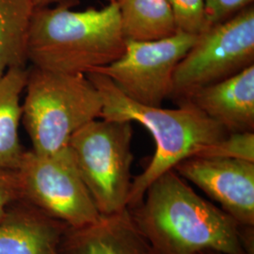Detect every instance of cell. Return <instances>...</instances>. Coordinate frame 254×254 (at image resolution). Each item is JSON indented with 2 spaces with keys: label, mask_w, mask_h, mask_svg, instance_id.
Segmentation results:
<instances>
[{
  "label": "cell",
  "mask_w": 254,
  "mask_h": 254,
  "mask_svg": "<svg viewBox=\"0 0 254 254\" xmlns=\"http://www.w3.org/2000/svg\"><path fill=\"white\" fill-rule=\"evenodd\" d=\"M152 254H254V227L243 226L203 199L173 169L127 208Z\"/></svg>",
  "instance_id": "cell-1"
},
{
  "label": "cell",
  "mask_w": 254,
  "mask_h": 254,
  "mask_svg": "<svg viewBox=\"0 0 254 254\" xmlns=\"http://www.w3.org/2000/svg\"><path fill=\"white\" fill-rule=\"evenodd\" d=\"M77 0H61L54 8L33 10L27 60L53 72L87 73L117 61L126 50L118 5L76 11Z\"/></svg>",
  "instance_id": "cell-2"
},
{
  "label": "cell",
  "mask_w": 254,
  "mask_h": 254,
  "mask_svg": "<svg viewBox=\"0 0 254 254\" xmlns=\"http://www.w3.org/2000/svg\"><path fill=\"white\" fill-rule=\"evenodd\" d=\"M100 92L101 119L136 122L151 133L155 153L145 170L133 178L127 208L138 204L148 187L183 160L200 154L227 136V131L189 102L177 109L149 107L128 98L113 82L98 73L86 74Z\"/></svg>",
  "instance_id": "cell-3"
},
{
  "label": "cell",
  "mask_w": 254,
  "mask_h": 254,
  "mask_svg": "<svg viewBox=\"0 0 254 254\" xmlns=\"http://www.w3.org/2000/svg\"><path fill=\"white\" fill-rule=\"evenodd\" d=\"M25 89L22 121L37 154L66 149L76 131L102 116L100 92L86 74L32 66Z\"/></svg>",
  "instance_id": "cell-4"
},
{
  "label": "cell",
  "mask_w": 254,
  "mask_h": 254,
  "mask_svg": "<svg viewBox=\"0 0 254 254\" xmlns=\"http://www.w3.org/2000/svg\"><path fill=\"white\" fill-rule=\"evenodd\" d=\"M130 122L94 120L73 134L68 148L101 216L127 209L133 177Z\"/></svg>",
  "instance_id": "cell-5"
},
{
  "label": "cell",
  "mask_w": 254,
  "mask_h": 254,
  "mask_svg": "<svg viewBox=\"0 0 254 254\" xmlns=\"http://www.w3.org/2000/svg\"><path fill=\"white\" fill-rule=\"evenodd\" d=\"M15 172L21 199L67 227L100 218L68 147L52 154L26 151Z\"/></svg>",
  "instance_id": "cell-6"
},
{
  "label": "cell",
  "mask_w": 254,
  "mask_h": 254,
  "mask_svg": "<svg viewBox=\"0 0 254 254\" xmlns=\"http://www.w3.org/2000/svg\"><path fill=\"white\" fill-rule=\"evenodd\" d=\"M254 64V7L251 5L197 36L175 69L172 97L183 99Z\"/></svg>",
  "instance_id": "cell-7"
},
{
  "label": "cell",
  "mask_w": 254,
  "mask_h": 254,
  "mask_svg": "<svg viewBox=\"0 0 254 254\" xmlns=\"http://www.w3.org/2000/svg\"><path fill=\"white\" fill-rule=\"evenodd\" d=\"M197 36L178 31L157 41H127L122 57L91 73L108 77L131 100L159 108L164 100L172 97L175 69Z\"/></svg>",
  "instance_id": "cell-8"
},
{
  "label": "cell",
  "mask_w": 254,
  "mask_h": 254,
  "mask_svg": "<svg viewBox=\"0 0 254 254\" xmlns=\"http://www.w3.org/2000/svg\"><path fill=\"white\" fill-rule=\"evenodd\" d=\"M174 170L217 201L239 224L254 227V162L191 156Z\"/></svg>",
  "instance_id": "cell-9"
},
{
  "label": "cell",
  "mask_w": 254,
  "mask_h": 254,
  "mask_svg": "<svg viewBox=\"0 0 254 254\" xmlns=\"http://www.w3.org/2000/svg\"><path fill=\"white\" fill-rule=\"evenodd\" d=\"M189 102L228 133L254 131V64L226 79L192 91Z\"/></svg>",
  "instance_id": "cell-10"
},
{
  "label": "cell",
  "mask_w": 254,
  "mask_h": 254,
  "mask_svg": "<svg viewBox=\"0 0 254 254\" xmlns=\"http://www.w3.org/2000/svg\"><path fill=\"white\" fill-rule=\"evenodd\" d=\"M60 254H152L128 209L100 216L80 228H68Z\"/></svg>",
  "instance_id": "cell-11"
},
{
  "label": "cell",
  "mask_w": 254,
  "mask_h": 254,
  "mask_svg": "<svg viewBox=\"0 0 254 254\" xmlns=\"http://www.w3.org/2000/svg\"><path fill=\"white\" fill-rule=\"evenodd\" d=\"M68 227L20 200L0 222V254H60Z\"/></svg>",
  "instance_id": "cell-12"
},
{
  "label": "cell",
  "mask_w": 254,
  "mask_h": 254,
  "mask_svg": "<svg viewBox=\"0 0 254 254\" xmlns=\"http://www.w3.org/2000/svg\"><path fill=\"white\" fill-rule=\"evenodd\" d=\"M26 68L10 69L0 78V171H16L25 154L19 138Z\"/></svg>",
  "instance_id": "cell-13"
},
{
  "label": "cell",
  "mask_w": 254,
  "mask_h": 254,
  "mask_svg": "<svg viewBox=\"0 0 254 254\" xmlns=\"http://www.w3.org/2000/svg\"><path fill=\"white\" fill-rule=\"evenodd\" d=\"M118 5L127 41L152 42L173 36L179 30L168 0H114Z\"/></svg>",
  "instance_id": "cell-14"
},
{
  "label": "cell",
  "mask_w": 254,
  "mask_h": 254,
  "mask_svg": "<svg viewBox=\"0 0 254 254\" xmlns=\"http://www.w3.org/2000/svg\"><path fill=\"white\" fill-rule=\"evenodd\" d=\"M34 9L31 0H0V78L10 69L26 68Z\"/></svg>",
  "instance_id": "cell-15"
},
{
  "label": "cell",
  "mask_w": 254,
  "mask_h": 254,
  "mask_svg": "<svg viewBox=\"0 0 254 254\" xmlns=\"http://www.w3.org/2000/svg\"><path fill=\"white\" fill-rule=\"evenodd\" d=\"M195 156L232 158L254 162V133H229L224 138Z\"/></svg>",
  "instance_id": "cell-16"
},
{
  "label": "cell",
  "mask_w": 254,
  "mask_h": 254,
  "mask_svg": "<svg viewBox=\"0 0 254 254\" xmlns=\"http://www.w3.org/2000/svg\"><path fill=\"white\" fill-rule=\"evenodd\" d=\"M179 31L199 35L205 30V0H168Z\"/></svg>",
  "instance_id": "cell-17"
},
{
  "label": "cell",
  "mask_w": 254,
  "mask_h": 254,
  "mask_svg": "<svg viewBox=\"0 0 254 254\" xmlns=\"http://www.w3.org/2000/svg\"><path fill=\"white\" fill-rule=\"evenodd\" d=\"M254 0H205L204 15L206 28L232 18L241 10L254 5ZM205 28V29H206Z\"/></svg>",
  "instance_id": "cell-18"
},
{
  "label": "cell",
  "mask_w": 254,
  "mask_h": 254,
  "mask_svg": "<svg viewBox=\"0 0 254 254\" xmlns=\"http://www.w3.org/2000/svg\"><path fill=\"white\" fill-rule=\"evenodd\" d=\"M21 199L18 179L15 171H0V222L9 209Z\"/></svg>",
  "instance_id": "cell-19"
},
{
  "label": "cell",
  "mask_w": 254,
  "mask_h": 254,
  "mask_svg": "<svg viewBox=\"0 0 254 254\" xmlns=\"http://www.w3.org/2000/svg\"><path fill=\"white\" fill-rule=\"evenodd\" d=\"M33 3L34 8H42V7H47L52 3H58L61 0H31Z\"/></svg>",
  "instance_id": "cell-20"
},
{
  "label": "cell",
  "mask_w": 254,
  "mask_h": 254,
  "mask_svg": "<svg viewBox=\"0 0 254 254\" xmlns=\"http://www.w3.org/2000/svg\"><path fill=\"white\" fill-rule=\"evenodd\" d=\"M223 254L221 253H218L216 251H212V250H206V251H203V252H200V254Z\"/></svg>",
  "instance_id": "cell-21"
},
{
  "label": "cell",
  "mask_w": 254,
  "mask_h": 254,
  "mask_svg": "<svg viewBox=\"0 0 254 254\" xmlns=\"http://www.w3.org/2000/svg\"><path fill=\"white\" fill-rule=\"evenodd\" d=\"M109 1H114V0H109Z\"/></svg>",
  "instance_id": "cell-22"
}]
</instances>
